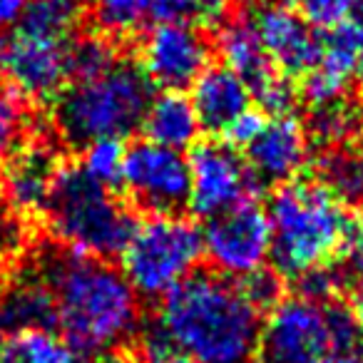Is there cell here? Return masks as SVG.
<instances>
[{"label": "cell", "instance_id": "cell-1", "mask_svg": "<svg viewBox=\"0 0 363 363\" xmlns=\"http://www.w3.org/2000/svg\"><path fill=\"white\" fill-rule=\"evenodd\" d=\"M43 279L55 298V326L80 356H105L135 333L137 294L105 259L55 254L43 267Z\"/></svg>", "mask_w": 363, "mask_h": 363}, {"label": "cell", "instance_id": "cell-2", "mask_svg": "<svg viewBox=\"0 0 363 363\" xmlns=\"http://www.w3.org/2000/svg\"><path fill=\"white\" fill-rule=\"evenodd\" d=\"M157 323L194 363L259 361L262 311L217 274H192L172 289Z\"/></svg>", "mask_w": 363, "mask_h": 363}, {"label": "cell", "instance_id": "cell-3", "mask_svg": "<svg viewBox=\"0 0 363 363\" xmlns=\"http://www.w3.org/2000/svg\"><path fill=\"white\" fill-rule=\"evenodd\" d=\"M272 262L279 277L298 279L333 259L348 247L356 219L328 194L321 182L291 179L279 184L269 199Z\"/></svg>", "mask_w": 363, "mask_h": 363}, {"label": "cell", "instance_id": "cell-4", "mask_svg": "<svg viewBox=\"0 0 363 363\" xmlns=\"http://www.w3.org/2000/svg\"><path fill=\"white\" fill-rule=\"evenodd\" d=\"M152 82L130 60L112 62L92 77L70 80L55 100L62 140L85 147L95 140H122L142 125L152 100Z\"/></svg>", "mask_w": 363, "mask_h": 363}, {"label": "cell", "instance_id": "cell-5", "mask_svg": "<svg viewBox=\"0 0 363 363\" xmlns=\"http://www.w3.org/2000/svg\"><path fill=\"white\" fill-rule=\"evenodd\" d=\"M43 212L50 234L67 252L95 259L122 254L137 224L110 189L70 164L57 169Z\"/></svg>", "mask_w": 363, "mask_h": 363}, {"label": "cell", "instance_id": "cell-6", "mask_svg": "<svg viewBox=\"0 0 363 363\" xmlns=\"http://www.w3.org/2000/svg\"><path fill=\"white\" fill-rule=\"evenodd\" d=\"M120 257L137 296L164 298L202 262V232L177 214H152L135 224Z\"/></svg>", "mask_w": 363, "mask_h": 363}, {"label": "cell", "instance_id": "cell-7", "mask_svg": "<svg viewBox=\"0 0 363 363\" xmlns=\"http://www.w3.org/2000/svg\"><path fill=\"white\" fill-rule=\"evenodd\" d=\"M331 353L328 306L303 296L274 303L262 323L259 361L264 363H321Z\"/></svg>", "mask_w": 363, "mask_h": 363}, {"label": "cell", "instance_id": "cell-8", "mask_svg": "<svg viewBox=\"0 0 363 363\" xmlns=\"http://www.w3.org/2000/svg\"><path fill=\"white\" fill-rule=\"evenodd\" d=\"M189 209L202 219H214L239 204L254 202L259 182L247 162L229 145L197 142L189 155Z\"/></svg>", "mask_w": 363, "mask_h": 363}, {"label": "cell", "instance_id": "cell-9", "mask_svg": "<svg viewBox=\"0 0 363 363\" xmlns=\"http://www.w3.org/2000/svg\"><path fill=\"white\" fill-rule=\"evenodd\" d=\"M70 45L16 26L0 35V75L23 97H55L70 82Z\"/></svg>", "mask_w": 363, "mask_h": 363}, {"label": "cell", "instance_id": "cell-10", "mask_svg": "<svg viewBox=\"0 0 363 363\" xmlns=\"http://www.w3.org/2000/svg\"><path fill=\"white\" fill-rule=\"evenodd\" d=\"M122 187L137 207L174 214L189 199V162L179 150L145 140L127 150Z\"/></svg>", "mask_w": 363, "mask_h": 363}, {"label": "cell", "instance_id": "cell-11", "mask_svg": "<svg viewBox=\"0 0 363 363\" xmlns=\"http://www.w3.org/2000/svg\"><path fill=\"white\" fill-rule=\"evenodd\" d=\"M204 254L222 277H247L272 257V227L267 209L254 202L239 204L209 219L202 232Z\"/></svg>", "mask_w": 363, "mask_h": 363}, {"label": "cell", "instance_id": "cell-12", "mask_svg": "<svg viewBox=\"0 0 363 363\" xmlns=\"http://www.w3.org/2000/svg\"><path fill=\"white\" fill-rule=\"evenodd\" d=\"M212 48L202 28L187 23H162L145 33L140 67L152 85L162 90H184L209 67Z\"/></svg>", "mask_w": 363, "mask_h": 363}, {"label": "cell", "instance_id": "cell-13", "mask_svg": "<svg viewBox=\"0 0 363 363\" xmlns=\"http://www.w3.org/2000/svg\"><path fill=\"white\" fill-rule=\"evenodd\" d=\"M229 0H95V21L107 35H135L162 23L222 28Z\"/></svg>", "mask_w": 363, "mask_h": 363}, {"label": "cell", "instance_id": "cell-14", "mask_svg": "<svg viewBox=\"0 0 363 363\" xmlns=\"http://www.w3.org/2000/svg\"><path fill=\"white\" fill-rule=\"evenodd\" d=\"M252 26L267 50L269 60L284 75H306L321 57L323 38L311 28L303 16L294 13L286 6H264L257 8Z\"/></svg>", "mask_w": 363, "mask_h": 363}, {"label": "cell", "instance_id": "cell-15", "mask_svg": "<svg viewBox=\"0 0 363 363\" xmlns=\"http://www.w3.org/2000/svg\"><path fill=\"white\" fill-rule=\"evenodd\" d=\"M311 137L294 115H274L247 147V164L257 182L286 184L303 169Z\"/></svg>", "mask_w": 363, "mask_h": 363}, {"label": "cell", "instance_id": "cell-16", "mask_svg": "<svg viewBox=\"0 0 363 363\" xmlns=\"http://www.w3.org/2000/svg\"><path fill=\"white\" fill-rule=\"evenodd\" d=\"M361 52L363 26L358 21H348L343 26L328 30L321 45V57L303 75V85L298 95L311 107L343 100Z\"/></svg>", "mask_w": 363, "mask_h": 363}, {"label": "cell", "instance_id": "cell-17", "mask_svg": "<svg viewBox=\"0 0 363 363\" xmlns=\"http://www.w3.org/2000/svg\"><path fill=\"white\" fill-rule=\"evenodd\" d=\"M57 157L45 145H26L13 152L11 160L0 172V192L3 202L21 217L40 214L50 197L52 179H55Z\"/></svg>", "mask_w": 363, "mask_h": 363}, {"label": "cell", "instance_id": "cell-18", "mask_svg": "<svg viewBox=\"0 0 363 363\" xmlns=\"http://www.w3.org/2000/svg\"><path fill=\"white\" fill-rule=\"evenodd\" d=\"M192 105L199 125L207 132H224L237 117L252 107V92L247 82L229 67H207L192 82Z\"/></svg>", "mask_w": 363, "mask_h": 363}, {"label": "cell", "instance_id": "cell-19", "mask_svg": "<svg viewBox=\"0 0 363 363\" xmlns=\"http://www.w3.org/2000/svg\"><path fill=\"white\" fill-rule=\"evenodd\" d=\"M140 127L150 142L179 152L197 145L202 130L192 100L179 90H162L160 95H152Z\"/></svg>", "mask_w": 363, "mask_h": 363}, {"label": "cell", "instance_id": "cell-20", "mask_svg": "<svg viewBox=\"0 0 363 363\" xmlns=\"http://www.w3.org/2000/svg\"><path fill=\"white\" fill-rule=\"evenodd\" d=\"M219 55L224 60V67L239 75L247 82L249 92H257L264 87L274 75H279V67L269 60L252 21H232L219 28Z\"/></svg>", "mask_w": 363, "mask_h": 363}, {"label": "cell", "instance_id": "cell-21", "mask_svg": "<svg viewBox=\"0 0 363 363\" xmlns=\"http://www.w3.org/2000/svg\"><path fill=\"white\" fill-rule=\"evenodd\" d=\"M55 326V298L43 277L16 279L0 301V328L26 331V328Z\"/></svg>", "mask_w": 363, "mask_h": 363}, {"label": "cell", "instance_id": "cell-22", "mask_svg": "<svg viewBox=\"0 0 363 363\" xmlns=\"http://www.w3.org/2000/svg\"><path fill=\"white\" fill-rule=\"evenodd\" d=\"M316 182H321L338 204L363 209V147L348 142L326 147L316 160Z\"/></svg>", "mask_w": 363, "mask_h": 363}, {"label": "cell", "instance_id": "cell-23", "mask_svg": "<svg viewBox=\"0 0 363 363\" xmlns=\"http://www.w3.org/2000/svg\"><path fill=\"white\" fill-rule=\"evenodd\" d=\"M0 363H80V353L50 328H26L0 341Z\"/></svg>", "mask_w": 363, "mask_h": 363}, {"label": "cell", "instance_id": "cell-24", "mask_svg": "<svg viewBox=\"0 0 363 363\" xmlns=\"http://www.w3.org/2000/svg\"><path fill=\"white\" fill-rule=\"evenodd\" d=\"M85 18V0H30L18 26L52 40L72 43Z\"/></svg>", "mask_w": 363, "mask_h": 363}, {"label": "cell", "instance_id": "cell-25", "mask_svg": "<svg viewBox=\"0 0 363 363\" xmlns=\"http://www.w3.org/2000/svg\"><path fill=\"white\" fill-rule=\"evenodd\" d=\"M361 120H358V110L348 105L346 100L328 102V105H318L311 110L308 117V137L323 147H336L346 145L351 135L358 130Z\"/></svg>", "mask_w": 363, "mask_h": 363}, {"label": "cell", "instance_id": "cell-26", "mask_svg": "<svg viewBox=\"0 0 363 363\" xmlns=\"http://www.w3.org/2000/svg\"><path fill=\"white\" fill-rule=\"evenodd\" d=\"M125 155L122 140H95L82 147V172L97 184L112 189L122 187V169H125Z\"/></svg>", "mask_w": 363, "mask_h": 363}, {"label": "cell", "instance_id": "cell-27", "mask_svg": "<svg viewBox=\"0 0 363 363\" xmlns=\"http://www.w3.org/2000/svg\"><path fill=\"white\" fill-rule=\"evenodd\" d=\"M115 48L110 40L100 35H87L82 40H75L70 45V80L92 77L97 72L107 70L112 62H117Z\"/></svg>", "mask_w": 363, "mask_h": 363}, {"label": "cell", "instance_id": "cell-28", "mask_svg": "<svg viewBox=\"0 0 363 363\" xmlns=\"http://www.w3.org/2000/svg\"><path fill=\"white\" fill-rule=\"evenodd\" d=\"M346 264H343V289L348 294L351 311L363 321V222L353 224L351 239H348Z\"/></svg>", "mask_w": 363, "mask_h": 363}, {"label": "cell", "instance_id": "cell-29", "mask_svg": "<svg viewBox=\"0 0 363 363\" xmlns=\"http://www.w3.org/2000/svg\"><path fill=\"white\" fill-rule=\"evenodd\" d=\"M358 0H298L303 21L318 30H333L353 21Z\"/></svg>", "mask_w": 363, "mask_h": 363}, {"label": "cell", "instance_id": "cell-30", "mask_svg": "<svg viewBox=\"0 0 363 363\" xmlns=\"http://www.w3.org/2000/svg\"><path fill=\"white\" fill-rule=\"evenodd\" d=\"M137 363H194V361L157 323V326L147 328L142 333L140 348H137Z\"/></svg>", "mask_w": 363, "mask_h": 363}, {"label": "cell", "instance_id": "cell-31", "mask_svg": "<svg viewBox=\"0 0 363 363\" xmlns=\"http://www.w3.org/2000/svg\"><path fill=\"white\" fill-rule=\"evenodd\" d=\"M239 291L244 294L252 306H257L259 311L264 308H272L274 303L281 301V277L277 272H269V269H257V272L247 274L237 281Z\"/></svg>", "mask_w": 363, "mask_h": 363}, {"label": "cell", "instance_id": "cell-32", "mask_svg": "<svg viewBox=\"0 0 363 363\" xmlns=\"http://www.w3.org/2000/svg\"><path fill=\"white\" fill-rule=\"evenodd\" d=\"M296 286H298V296L326 303L343 289V274L333 264H323V267H316L311 272L301 274L296 279Z\"/></svg>", "mask_w": 363, "mask_h": 363}, {"label": "cell", "instance_id": "cell-33", "mask_svg": "<svg viewBox=\"0 0 363 363\" xmlns=\"http://www.w3.org/2000/svg\"><path fill=\"white\" fill-rule=\"evenodd\" d=\"M28 122L26 102L23 95L16 90L0 92V150L6 152L18 142Z\"/></svg>", "mask_w": 363, "mask_h": 363}, {"label": "cell", "instance_id": "cell-34", "mask_svg": "<svg viewBox=\"0 0 363 363\" xmlns=\"http://www.w3.org/2000/svg\"><path fill=\"white\" fill-rule=\"evenodd\" d=\"M23 239L26 232H23L21 217L0 199V262L16 257L23 249Z\"/></svg>", "mask_w": 363, "mask_h": 363}, {"label": "cell", "instance_id": "cell-35", "mask_svg": "<svg viewBox=\"0 0 363 363\" xmlns=\"http://www.w3.org/2000/svg\"><path fill=\"white\" fill-rule=\"evenodd\" d=\"M264 122H267L264 112L252 110V107H249L242 117H237V120H234L232 125L222 132V137L227 140V145L232 147V150L234 147H244V150H247V147L254 142V137L259 135V130L264 127Z\"/></svg>", "mask_w": 363, "mask_h": 363}, {"label": "cell", "instance_id": "cell-36", "mask_svg": "<svg viewBox=\"0 0 363 363\" xmlns=\"http://www.w3.org/2000/svg\"><path fill=\"white\" fill-rule=\"evenodd\" d=\"M30 0H0V33L11 30L21 23Z\"/></svg>", "mask_w": 363, "mask_h": 363}, {"label": "cell", "instance_id": "cell-37", "mask_svg": "<svg viewBox=\"0 0 363 363\" xmlns=\"http://www.w3.org/2000/svg\"><path fill=\"white\" fill-rule=\"evenodd\" d=\"M353 80H356V87H358V95L363 97V52L356 62V70H353Z\"/></svg>", "mask_w": 363, "mask_h": 363}, {"label": "cell", "instance_id": "cell-38", "mask_svg": "<svg viewBox=\"0 0 363 363\" xmlns=\"http://www.w3.org/2000/svg\"><path fill=\"white\" fill-rule=\"evenodd\" d=\"M234 3H239V6H244V8H259V6H264V0H234Z\"/></svg>", "mask_w": 363, "mask_h": 363}, {"label": "cell", "instance_id": "cell-39", "mask_svg": "<svg viewBox=\"0 0 363 363\" xmlns=\"http://www.w3.org/2000/svg\"><path fill=\"white\" fill-rule=\"evenodd\" d=\"M353 21H358L363 26V0H358V3H356V13H353Z\"/></svg>", "mask_w": 363, "mask_h": 363}, {"label": "cell", "instance_id": "cell-40", "mask_svg": "<svg viewBox=\"0 0 363 363\" xmlns=\"http://www.w3.org/2000/svg\"><path fill=\"white\" fill-rule=\"evenodd\" d=\"M286 3H298V0H286Z\"/></svg>", "mask_w": 363, "mask_h": 363}, {"label": "cell", "instance_id": "cell-41", "mask_svg": "<svg viewBox=\"0 0 363 363\" xmlns=\"http://www.w3.org/2000/svg\"><path fill=\"white\" fill-rule=\"evenodd\" d=\"M0 155H3V150H0Z\"/></svg>", "mask_w": 363, "mask_h": 363}]
</instances>
